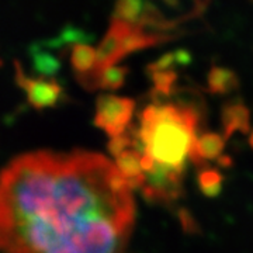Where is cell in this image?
<instances>
[{
	"mask_svg": "<svg viewBox=\"0 0 253 253\" xmlns=\"http://www.w3.org/2000/svg\"><path fill=\"white\" fill-rule=\"evenodd\" d=\"M135 203L116 163L87 151H36L0 172V252L120 253Z\"/></svg>",
	"mask_w": 253,
	"mask_h": 253,
	"instance_id": "1",
	"label": "cell"
},
{
	"mask_svg": "<svg viewBox=\"0 0 253 253\" xmlns=\"http://www.w3.org/2000/svg\"><path fill=\"white\" fill-rule=\"evenodd\" d=\"M197 124V111L187 106L151 104L142 111L134 149L154 161V169L145 174L146 199L169 201L179 196Z\"/></svg>",
	"mask_w": 253,
	"mask_h": 253,
	"instance_id": "2",
	"label": "cell"
},
{
	"mask_svg": "<svg viewBox=\"0 0 253 253\" xmlns=\"http://www.w3.org/2000/svg\"><path fill=\"white\" fill-rule=\"evenodd\" d=\"M135 104L131 99L114 94H103L96 101L94 124L103 129L110 138H117L126 134Z\"/></svg>",
	"mask_w": 253,
	"mask_h": 253,
	"instance_id": "3",
	"label": "cell"
},
{
	"mask_svg": "<svg viewBox=\"0 0 253 253\" xmlns=\"http://www.w3.org/2000/svg\"><path fill=\"white\" fill-rule=\"evenodd\" d=\"M16 69V82L18 87L27 96L31 107L37 110L51 109L61 104L63 99V87L59 82L48 78H33L27 76L24 69L18 62L14 63Z\"/></svg>",
	"mask_w": 253,
	"mask_h": 253,
	"instance_id": "4",
	"label": "cell"
},
{
	"mask_svg": "<svg viewBox=\"0 0 253 253\" xmlns=\"http://www.w3.org/2000/svg\"><path fill=\"white\" fill-rule=\"evenodd\" d=\"M225 146V138L214 132H206L197 136L190 148V161L194 165L203 166L206 161L218 159Z\"/></svg>",
	"mask_w": 253,
	"mask_h": 253,
	"instance_id": "5",
	"label": "cell"
},
{
	"mask_svg": "<svg viewBox=\"0 0 253 253\" xmlns=\"http://www.w3.org/2000/svg\"><path fill=\"white\" fill-rule=\"evenodd\" d=\"M116 166L131 189H142L145 186V173L141 166V154L128 148L116 156Z\"/></svg>",
	"mask_w": 253,
	"mask_h": 253,
	"instance_id": "6",
	"label": "cell"
},
{
	"mask_svg": "<svg viewBox=\"0 0 253 253\" xmlns=\"http://www.w3.org/2000/svg\"><path fill=\"white\" fill-rule=\"evenodd\" d=\"M249 110L241 103H231L222 110V126H224V138H228L239 132H249L251 129V121H249Z\"/></svg>",
	"mask_w": 253,
	"mask_h": 253,
	"instance_id": "7",
	"label": "cell"
},
{
	"mask_svg": "<svg viewBox=\"0 0 253 253\" xmlns=\"http://www.w3.org/2000/svg\"><path fill=\"white\" fill-rule=\"evenodd\" d=\"M238 86V79L231 71L214 68L208 75V87L212 93H229Z\"/></svg>",
	"mask_w": 253,
	"mask_h": 253,
	"instance_id": "8",
	"label": "cell"
},
{
	"mask_svg": "<svg viewBox=\"0 0 253 253\" xmlns=\"http://www.w3.org/2000/svg\"><path fill=\"white\" fill-rule=\"evenodd\" d=\"M199 186L206 197H217L222 190V174L217 169L206 168L199 173Z\"/></svg>",
	"mask_w": 253,
	"mask_h": 253,
	"instance_id": "9",
	"label": "cell"
},
{
	"mask_svg": "<svg viewBox=\"0 0 253 253\" xmlns=\"http://www.w3.org/2000/svg\"><path fill=\"white\" fill-rule=\"evenodd\" d=\"M126 69L121 66H110L107 69H104L99 75V81H97V87L101 89H107V90H114L118 89L126 79Z\"/></svg>",
	"mask_w": 253,
	"mask_h": 253,
	"instance_id": "10",
	"label": "cell"
},
{
	"mask_svg": "<svg viewBox=\"0 0 253 253\" xmlns=\"http://www.w3.org/2000/svg\"><path fill=\"white\" fill-rule=\"evenodd\" d=\"M218 162L221 163L222 166H229V163H231V158H228V156H224V158H221Z\"/></svg>",
	"mask_w": 253,
	"mask_h": 253,
	"instance_id": "11",
	"label": "cell"
},
{
	"mask_svg": "<svg viewBox=\"0 0 253 253\" xmlns=\"http://www.w3.org/2000/svg\"><path fill=\"white\" fill-rule=\"evenodd\" d=\"M249 145L253 148V129L251 131V135H249Z\"/></svg>",
	"mask_w": 253,
	"mask_h": 253,
	"instance_id": "12",
	"label": "cell"
}]
</instances>
